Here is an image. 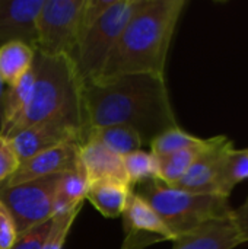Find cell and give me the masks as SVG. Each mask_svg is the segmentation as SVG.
Here are the masks:
<instances>
[{"mask_svg": "<svg viewBox=\"0 0 248 249\" xmlns=\"http://www.w3.org/2000/svg\"><path fill=\"white\" fill-rule=\"evenodd\" d=\"M82 105L88 136L96 128L127 125L149 144L159 133L178 125L161 74L134 73L85 82Z\"/></svg>", "mask_w": 248, "mask_h": 249, "instance_id": "6da1fadb", "label": "cell"}, {"mask_svg": "<svg viewBox=\"0 0 248 249\" xmlns=\"http://www.w3.org/2000/svg\"><path fill=\"white\" fill-rule=\"evenodd\" d=\"M186 6V0H139L98 79L134 73L165 76L171 41Z\"/></svg>", "mask_w": 248, "mask_h": 249, "instance_id": "7a4b0ae2", "label": "cell"}, {"mask_svg": "<svg viewBox=\"0 0 248 249\" xmlns=\"http://www.w3.org/2000/svg\"><path fill=\"white\" fill-rule=\"evenodd\" d=\"M34 69L35 83L31 102L4 137L42 121L64 118L79 124L86 140L88 133L82 105L83 82L75 61L67 55L48 57L37 53Z\"/></svg>", "mask_w": 248, "mask_h": 249, "instance_id": "3957f363", "label": "cell"}, {"mask_svg": "<svg viewBox=\"0 0 248 249\" xmlns=\"http://www.w3.org/2000/svg\"><path fill=\"white\" fill-rule=\"evenodd\" d=\"M161 216L175 238L213 222L232 219L229 198L215 194H197L152 179L137 191Z\"/></svg>", "mask_w": 248, "mask_h": 249, "instance_id": "277c9868", "label": "cell"}, {"mask_svg": "<svg viewBox=\"0 0 248 249\" xmlns=\"http://www.w3.org/2000/svg\"><path fill=\"white\" fill-rule=\"evenodd\" d=\"M137 4L139 0H115L114 4L82 34L75 64L83 83L101 76L111 51L136 12Z\"/></svg>", "mask_w": 248, "mask_h": 249, "instance_id": "5b68a950", "label": "cell"}, {"mask_svg": "<svg viewBox=\"0 0 248 249\" xmlns=\"http://www.w3.org/2000/svg\"><path fill=\"white\" fill-rule=\"evenodd\" d=\"M85 0H45L37 22L35 51L48 57L67 55L73 61L82 36Z\"/></svg>", "mask_w": 248, "mask_h": 249, "instance_id": "8992f818", "label": "cell"}, {"mask_svg": "<svg viewBox=\"0 0 248 249\" xmlns=\"http://www.w3.org/2000/svg\"><path fill=\"white\" fill-rule=\"evenodd\" d=\"M63 174L12 187L0 185V203L12 214L18 235L53 219L56 190Z\"/></svg>", "mask_w": 248, "mask_h": 249, "instance_id": "52a82bcc", "label": "cell"}, {"mask_svg": "<svg viewBox=\"0 0 248 249\" xmlns=\"http://www.w3.org/2000/svg\"><path fill=\"white\" fill-rule=\"evenodd\" d=\"M19 162L63 143H85L82 127L70 120L54 118L29 125L7 137Z\"/></svg>", "mask_w": 248, "mask_h": 249, "instance_id": "ba28073f", "label": "cell"}, {"mask_svg": "<svg viewBox=\"0 0 248 249\" xmlns=\"http://www.w3.org/2000/svg\"><path fill=\"white\" fill-rule=\"evenodd\" d=\"M123 220L126 239L121 249H143L156 242H174L177 239L155 209L139 193H132Z\"/></svg>", "mask_w": 248, "mask_h": 249, "instance_id": "9c48e42d", "label": "cell"}, {"mask_svg": "<svg viewBox=\"0 0 248 249\" xmlns=\"http://www.w3.org/2000/svg\"><path fill=\"white\" fill-rule=\"evenodd\" d=\"M234 147L232 142L225 136L212 137L210 144L200 153L187 174L174 185L175 188L197 193L222 196V162L225 153ZM228 198V197H227Z\"/></svg>", "mask_w": 248, "mask_h": 249, "instance_id": "30bf717a", "label": "cell"}, {"mask_svg": "<svg viewBox=\"0 0 248 249\" xmlns=\"http://www.w3.org/2000/svg\"><path fill=\"white\" fill-rule=\"evenodd\" d=\"M80 146L82 144L79 143H63L60 146L39 152L35 156L20 162L16 172L1 185L12 187L38 178L73 171L80 162Z\"/></svg>", "mask_w": 248, "mask_h": 249, "instance_id": "8fae6325", "label": "cell"}, {"mask_svg": "<svg viewBox=\"0 0 248 249\" xmlns=\"http://www.w3.org/2000/svg\"><path fill=\"white\" fill-rule=\"evenodd\" d=\"M45 0H0V45L20 41L37 48V22Z\"/></svg>", "mask_w": 248, "mask_h": 249, "instance_id": "7c38bea8", "label": "cell"}, {"mask_svg": "<svg viewBox=\"0 0 248 249\" xmlns=\"http://www.w3.org/2000/svg\"><path fill=\"white\" fill-rule=\"evenodd\" d=\"M80 162L91 182L99 179H114L129 184L123 158L108 150L94 137H88L80 146Z\"/></svg>", "mask_w": 248, "mask_h": 249, "instance_id": "4fadbf2b", "label": "cell"}, {"mask_svg": "<svg viewBox=\"0 0 248 249\" xmlns=\"http://www.w3.org/2000/svg\"><path fill=\"white\" fill-rule=\"evenodd\" d=\"M172 244V249H234L241 245V241L232 222L224 220L181 235Z\"/></svg>", "mask_w": 248, "mask_h": 249, "instance_id": "5bb4252c", "label": "cell"}, {"mask_svg": "<svg viewBox=\"0 0 248 249\" xmlns=\"http://www.w3.org/2000/svg\"><path fill=\"white\" fill-rule=\"evenodd\" d=\"M132 193L133 187H130V184L114 179H99L91 182L86 200H89L104 217L115 219L123 216Z\"/></svg>", "mask_w": 248, "mask_h": 249, "instance_id": "9a60e30c", "label": "cell"}, {"mask_svg": "<svg viewBox=\"0 0 248 249\" xmlns=\"http://www.w3.org/2000/svg\"><path fill=\"white\" fill-rule=\"evenodd\" d=\"M89 185L91 181L82 162H79V165L73 171L63 174L56 190L53 217L70 213L76 207L82 206L83 201L86 200Z\"/></svg>", "mask_w": 248, "mask_h": 249, "instance_id": "2e32d148", "label": "cell"}, {"mask_svg": "<svg viewBox=\"0 0 248 249\" xmlns=\"http://www.w3.org/2000/svg\"><path fill=\"white\" fill-rule=\"evenodd\" d=\"M35 83V69L25 73L15 85L9 86L3 96L1 105V118H0V134L6 136L15 121L23 114L28 108Z\"/></svg>", "mask_w": 248, "mask_h": 249, "instance_id": "e0dca14e", "label": "cell"}, {"mask_svg": "<svg viewBox=\"0 0 248 249\" xmlns=\"http://www.w3.org/2000/svg\"><path fill=\"white\" fill-rule=\"evenodd\" d=\"M37 51L20 41H10L0 45V79L7 86L15 85L28 73L35 60Z\"/></svg>", "mask_w": 248, "mask_h": 249, "instance_id": "ac0fdd59", "label": "cell"}, {"mask_svg": "<svg viewBox=\"0 0 248 249\" xmlns=\"http://www.w3.org/2000/svg\"><path fill=\"white\" fill-rule=\"evenodd\" d=\"M212 137L206 140L203 146L184 149L167 156H156L158 158V181L165 185L174 187L191 168L200 153L210 144Z\"/></svg>", "mask_w": 248, "mask_h": 249, "instance_id": "d6986e66", "label": "cell"}, {"mask_svg": "<svg viewBox=\"0 0 248 249\" xmlns=\"http://www.w3.org/2000/svg\"><path fill=\"white\" fill-rule=\"evenodd\" d=\"M88 137L96 139L113 153L124 158L136 150H140L143 142L136 130L127 125H111L104 128H96L89 133Z\"/></svg>", "mask_w": 248, "mask_h": 249, "instance_id": "ffe728a7", "label": "cell"}, {"mask_svg": "<svg viewBox=\"0 0 248 249\" xmlns=\"http://www.w3.org/2000/svg\"><path fill=\"white\" fill-rule=\"evenodd\" d=\"M206 140L208 139L193 136L177 125V127H172L159 133L156 137L151 140L149 146H151L152 153L159 158V156H167V155H171L184 149L203 146Z\"/></svg>", "mask_w": 248, "mask_h": 249, "instance_id": "44dd1931", "label": "cell"}, {"mask_svg": "<svg viewBox=\"0 0 248 249\" xmlns=\"http://www.w3.org/2000/svg\"><path fill=\"white\" fill-rule=\"evenodd\" d=\"M248 179V149L231 147L222 162V194L229 198L232 190Z\"/></svg>", "mask_w": 248, "mask_h": 249, "instance_id": "7402d4cb", "label": "cell"}, {"mask_svg": "<svg viewBox=\"0 0 248 249\" xmlns=\"http://www.w3.org/2000/svg\"><path fill=\"white\" fill-rule=\"evenodd\" d=\"M126 175L132 187L158 179V158L152 152L136 150L123 158Z\"/></svg>", "mask_w": 248, "mask_h": 249, "instance_id": "603a6c76", "label": "cell"}, {"mask_svg": "<svg viewBox=\"0 0 248 249\" xmlns=\"http://www.w3.org/2000/svg\"><path fill=\"white\" fill-rule=\"evenodd\" d=\"M83 204L76 207L73 212L61 214V216H56L53 217V225H51V231L47 236V241L44 244L42 249H64L69 232L76 220V217L79 216L80 210H82Z\"/></svg>", "mask_w": 248, "mask_h": 249, "instance_id": "cb8c5ba5", "label": "cell"}, {"mask_svg": "<svg viewBox=\"0 0 248 249\" xmlns=\"http://www.w3.org/2000/svg\"><path fill=\"white\" fill-rule=\"evenodd\" d=\"M51 225H53V219L18 235L15 244L10 247V249H42L47 241V236L51 231Z\"/></svg>", "mask_w": 248, "mask_h": 249, "instance_id": "d4e9b609", "label": "cell"}, {"mask_svg": "<svg viewBox=\"0 0 248 249\" xmlns=\"http://www.w3.org/2000/svg\"><path fill=\"white\" fill-rule=\"evenodd\" d=\"M20 162L7 137L0 134V185L6 182L19 168Z\"/></svg>", "mask_w": 248, "mask_h": 249, "instance_id": "484cf974", "label": "cell"}, {"mask_svg": "<svg viewBox=\"0 0 248 249\" xmlns=\"http://www.w3.org/2000/svg\"><path fill=\"white\" fill-rule=\"evenodd\" d=\"M114 1L115 0H85V6L82 12V34L92 23H95L114 4Z\"/></svg>", "mask_w": 248, "mask_h": 249, "instance_id": "4316f807", "label": "cell"}, {"mask_svg": "<svg viewBox=\"0 0 248 249\" xmlns=\"http://www.w3.org/2000/svg\"><path fill=\"white\" fill-rule=\"evenodd\" d=\"M18 238L15 220L9 210L0 203V249H10Z\"/></svg>", "mask_w": 248, "mask_h": 249, "instance_id": "83f0119b", "label": "cell"}, {"mask_svg": "<svg viewBox=\"0 0 248 249\" xmlns=\"http://www.w3.org/2000/svg\"><path fill=\"white\" fill-rule=\"evenodd\" d=\"M238 238L241 241V245L248 244V196L246 201L232 212V219H231Z\"/></svg>", "mask_w": 248, "mask_h": 249, "instance_id": "f1b7e54d", "label": "cell"}, {"mask_svg": "<svg viewBox=\"0 0 248 249\" xmlns=\"http://www.w3.org/2000/svg\"><path fill=\"white\" fill-rule=\"evenodd\" d=\"M3 82L0 79V118H1V105H3V96H4V89H3Z\"/></svg>", "mask_w": 248, "mask_h": 249, "instance_id": "f546056e", "label": "cell"}]
</instances>
